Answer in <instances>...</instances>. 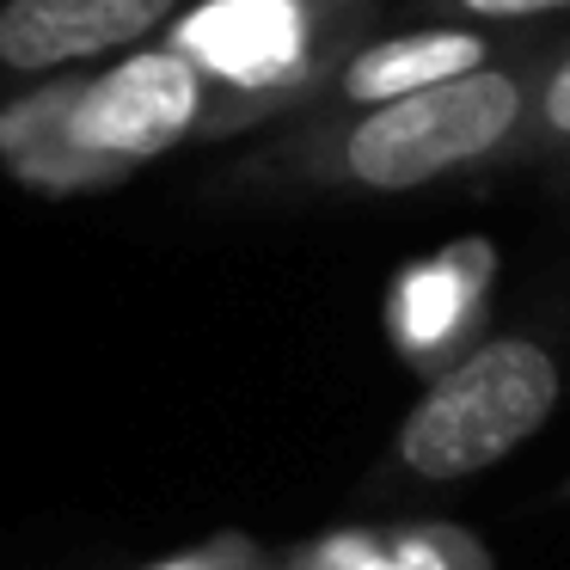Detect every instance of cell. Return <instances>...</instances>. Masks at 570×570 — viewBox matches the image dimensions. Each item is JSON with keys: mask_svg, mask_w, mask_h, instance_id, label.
Masks as SVG:
<instances>
[{"mask_svg": "<svg viewBox=\"0 0 570 570\" xmlns=\"http://www.w3.org/2000/svg\"><path fill=\"white\" fill-rule=\"evenodd\" d=\"M540 136L570 141V56L546 75V87H540Z\"/></svg>", "mask_w": 570, "mask_h": 570, "instance_id": "obj_10", "label": "cell"}, {"mask_svg": "<svg viewBox=\"0 0 570 570\" xmlns=\"http://www.w3.org/2000/svg\"><path fill=\"white\" fill-rule=\"evenodd\" d=\"M178 7L185 0H0V68L68 75L148 43L178 19Z\"/></svg>", "mask_w": 570, "mask_h": 570, "instance_id": "obj_5", "label": "cell"}, {"mask_svg": "<svg viewBox=\"0 0 570 570\" xmlns=\"http://www.w3.org/2000/svg\"><path fill=\"white\" fill-rule=\"evenodd\" d=\"M185 141H215V99L173 43H141L99 75L68 68L0 105V173L38 197L111 190Z\"/></svg>", "mask_w": 570, "mask_h": 570, "instance_id": "obj_1", "label": "cell"}, {"mask_svg": "<svg viewBox=\"0 0 570 570\" xmlns=\"http://www.w3.org/2000/svg\"><path fill=\"white\" fill-rule=\"evenodd\" d=\"M558 411V362L533 337H484L442 374L393 435V472L417 484H454L509 460Z\"/></svg>", "mask_w": 570, "mask_h": 570, "instance_id": "obj_4", "label": "cell"}, {"mask_svg": "<svg viewBox=\"0 0 570 570\" xmlns=\"http://www.w3.org/2000/svg\"><path fill=\"white\" fill-rule=\"evenodd\" d=\"M528 87L509 68H472V75L435 80L423 92L337 117V124L301 129L271 154L234 166V190H423L448 173L491 160L521 136Z\"/></svg>", "mask_w": 570, "mask_h": 570, "instance_id": "obj_2", "label": "cell"}, {"mask_svg": "<svg viewBox=\"0 0 570 570\" xmlns=\"http://www.w3.org/2000/svg\"><path fill=\"white\" fill-rule=\"evenodd\" d=\"M491 283V246H454L435 264L399 276L393 301H386V325L405 362H417L423 374H442L454 356H466V337L479 325V301Z\"/></svg>", "mask_w": 570, "mask_h": 570, "instance_id": "obj_6", "label": "cell"}, {"mask_svg": "<svg viewBox=\"0 0 570 570\" xmlns=\"http://www.w3.org/2000/svg\"><path fill=\"white\" fill-rule=\"evenodd\" d=\"M276 570H491V558L466 528L405 521V528H332L283 552Z\"/></svg>", "mask_w": 570, "mask_h": 570, "instance_id": "obj_8", "label": "cell"}, {"mask_svg": "<svg viewBox=\"0 0 570 570\" xmlns=\"http://www.w3.org/2000/svg\"><path fill=\"white\" fill-rule=\"evenodd\" d=\"M454 13H472V19H533V13H570V0H454Z\"/></svg>", "mask_w": 570, "mask_h": 570, "instance_id": "obj_11", "label": "cell"}, {"mask_svg": "<svg viewBox=\"0 0 570 570\" xmlns=\"http://www.w3.org/2000/svg\"><path fill=\"white\" fill-rule=\"evenodd\" d=\"M148 570H276V558L252 533H215V540H197L173 558H154Z\"/></svg>", "mask_w": 570, "mask_h": 570, "instance_id": "obj_9", "label": "cell"}, {"mask_svg": "<svg viewBox=\"0 0 570 570\" xmlns=\"http://www.w3.org/2000/svg\"><path fill=\"white\" fill-rule=\"evenodd\" d=\"M491 62V38L479 31H454V26H423V31H399V38L381 43H356V50L337 62V75L325 80L320 99H332L337 111L350 105H386L405 99V92H423L435 80L472 75V68Z\"/></svg>", "mask_w": 570, "mask_h": 570, "instance_id": "obj_7", "label": "cell"}, {"mask_svg": "<svg viewBox=\"0 0 570 570\" xmlns=\"http://www.w3.org/2000/svg\"><path fill=\"white\" fill-rule=\"evenodd\" d=\"M368 13L374 0H209L173 19L166 43L209 80L215 136H239L271 111L320 99Z\"/></svg>", "mask_w": 570, "mask_h": 570, "instance_id": "obj_3", "label": "cell"}]
</instances>
